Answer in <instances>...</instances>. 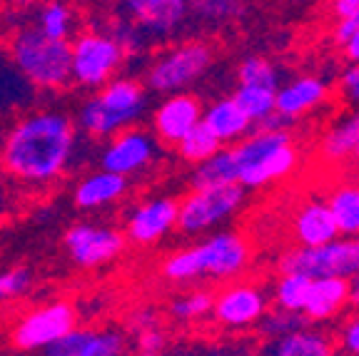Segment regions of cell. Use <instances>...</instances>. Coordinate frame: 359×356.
<instances>
[{"label": "cell", "instance_id": "5bb4252c", "mask_svg": "<svg viewBox=\"0 0 359 356\" xmlns=\"http://www.w3.org/2000/svg\"><path fill=\"white\" fill-rule=\"evenodd\" d=\"M180 222V200L168 195L150 197L135 205L125 217V237L135 247H155L168 237Z\"/></svg>", "mask_w": 359, "mask_h": 356}, {"label": "cell", "instance_id": "8d00e7d4", "mask_svg": "<svg viewBox=\"0 0 359 356\" xmlns=\"http://www.w3.org/2000/svg\"><path fill=\"white\" fill-rule=\"evenodd\" d=\"M337 344L347 356H359V314H352L339 329Z\"/></svg>", "mask_w": 359, "mask_h": 356}, {"label": "cell", "instance_id": "4dcf8cb0", "mask_svg": "<svg viewBox=\"0 0 359 356\" xmlns=\"http://www.w3.org/2000/svg\"><path fill=\"white\" fill-rule=\"evenodd\" d=\"M232 97H235L237 105L245 110V115L255 123V128H257L262 120H267L272 112H277V90H272V88L237 85Z\"/></svg>", "mask_w": 359, "mask_h": 356}, {"label": "cell", "instance_id": "681fc988", "mask_svg": "<svg viewBox=\"0 0 359 356\" xmlns=\"http://www.w3.org/2000/svg\"><path fill=\"white\" fill-rule=\"evenodd\" d=\"M297 3H304V0H297Z\"/></svg>", "mask_w": 359, "mask_h": 356}, {"label": "cell", "instance_id": "cb8c5ba5", "mask_svg": "<svg viewBox=\"0 0 359 356\" xmlns=\"http://www.w3.org/2000/svg\"><path fill=\"white\" fill-rule=\"evenodd\" d=\"M33 22L53 40H70L83 30V20L75 0H45L33 13Z\"/></svg>", "mask_w": 359, "mask_h": 356}, {"label": "cell", "instance_id": "8992f818", "mask_svg": "<svg viewBox=\"0 0 359 356\" xmlns=\"http://www.w3.org/2000/svg\"><path fill=\"white\" fill-rule=\"evenodd\" d=\"M215 62L212 45L205 40H185L170 45L168 50L157 53L145 70V88L157 95L187 93L200 83Z\"/></svg>", "mask_w": 359, "mask_h": 356}, {"label": "cell", "instance_id": "60d3db41", "mask_svg": "<svg viewBox=\"0 0 359 356\" xmlns=\"http://www.w3.org/2000/svg\"><path fill=\"white\" fill-rule=\"evenodd\" d=\"M168 344V336H165L163 327H155V329H147L142 334H137V346L142 351H152V354H160Z\"/></svg>", "mask_w": 359, "mask_h": 356}, {"label": "cell", "instance_id": "836d02e7", "mask_svg": "<svg viewBox=\"0 0 359 356\" xmlns=\"http://www.w3.org/2000/svg\"><path fill=\"white\" fill-rule=\"evenodd\" d=\"M237 80H240V85H259V88L280 90L277 67L262 55H247L237 65Z\"/></svg>", "mask_w": 359, "mask_h": 356}, {"label": "cell", "instance_id": "c3c4849f", "mask_svg": "<svg viewBox=\"0 0 359 356\" xmlns=\"http://www.w3.org/2000/svg\"><path fill=\"white\" fill-rule=\"evenodd\" d=\"M352 157H354V162L359 165V142H357V150H354V155H352Z\"/></svg>", "mask_w": 359, "mask_h": 356}, {"label": "cell", "instance_id": "bcb514c9", "mask_svg": "<svg viewBox=\"0 0 359 356\" xmlns=\"http://www.w3.org/2000/svg\"><path fill=\"white\" fill-rule=\"evenodd\" d=\"M349 306L359 309V272L349 277Z\"/></svg>", "mask_w": 359, "mask_h": 356}, {"label": "cell", "instance_id": "484cf974", "mask_svg": "<svg viewBox=\"0 0 359 356\" xmlns=\"http://www.w3.org/2000/svg\"><path fill=\"white\" fill-rule=\"evenodd\" d=\"M334 222L342 237H359V182L337 184L327 195Z\"/></svg>", "mask_w": 359, "mask_h": 356}, {"label": "cell", "instance_id": "30bf717a", "mask_svg": "<svg viewBox=\"0 0 359 356\" xmlns=\"http://www.w3.org/2000/svg\"><path fill=\"white\" fill-rule=\"evenodd\" d=\"M128 237L123 229L107 227L95 222H78L62 237L70 262L80 269H100L120 259L128 247Z\"/></svg>", "mask_w": 359, "mask_h": 356}, {"label": "cell", "instance_id": "74e56055", "mask_svg": "<svg viewBox=\"0 0 359 356\" xmlns=\"http://www.w3.org/2000/svg\"><path fill=\"white\" fill-rule=\"evenodd\" d=\"M45 0H0V15L18 18V15H33Z\"/></svg>", "mask_w": 359, "mask_h": 356}, {"label": "cell", "instance_id": "603a6c76", "mask_svg": "<svg viewBox=\"0 0 359 356\" xmlns=\"http://www.w3.org/2000/svg\"><path fill=\"white\" fill-rule=\"evenodd\" d=\"M202 123L217 135V139L222 145H230V147L242 142L247 135L255 132V123L245 115V110L237 105V100L232 95L230 97H219L210 107H205Z\"/></svg>", "mask_w": 359, "mask_h": 356}, {"label": "cell", "instance_id": "7a4b0ae2", "mask_svg": "<svg viewBox=\"0 0 359 356\" xmlns=\"http://www.w3.org/2000/svg\"><path fill=\"white\" fill-rule=\"evenodd\" d=\"M8 60L33 90L40 93H60L73 85V67H70V43L53 40L33 22V18L11 22L6 33Z\"/></svg>", "mask_w": 359, "mask_h": 356}, {"label": "cell", "instance_id": "e575fe53", "mask_svg": "<svg viewBox=\"0 0 359 356\" xmlns=\"http://www.w3.org/2000/svg\"><path fill=\"white\" fill-rule=\"evenodd\" d=\"M309 319L304 314H297V312H285V309H269L264 314V319L259 322V334L264 339H277V336H285V334H292V331H299V329L309 327Z\"/></svg>", "mask_w": 359, "mask_h": 356}, {"label": "cell", "instance_id": "6da1fadb", "mask_svg": "<svg viewBox=\"0 0 359 356\" xmlns=\"http://www.w3.org/2000/svg\"><path fill=\"white\" fill-rule=\"evenodd\" d=\"M78 123L65 110L40 107L18 117L0 145V165L13 182L43 189L65 177L78 152Z\"/></svg>", "mask_w": 359, "mask_h": 356}, {"label": "cell", "instance_id": "ffe728a7", "mask_svg": "<svg viewBox=\"0 0 359 356\" xmlns=\"http://www.w3.org/2000/svg\"><path fill=\"white\" fill-rule=\"evenodd\" d=\"M330 97V85L317 75H302L294 78L292 83L280 85L277 90V112L299 120L307 112L317 110L320 105H325Z\"/></svg>", "mask_w": 359, "mask_h": 356}, {"label": "cell", "instance_id": "f6af8a7d", "mask_svg": "<svg viewBox=\"0 0 359 356\" xmlns=\"http://www.w3.org/2000/svg\"><path fill=\"white\" fill-rule=\"evenodd\" d=\"M344 57L349 60V65H359V30L342 45Z\"/></svg>", "mask_w": 359, "mask_h": 356}, {"label": "cell", "instance_id": "7bdbcfd3", "mask_svg": "<svg viewBox=\"0 0 359 356\" xmlns=\"http://www.w3.org/2000/svg\"><path fill=\"white\" fill-rule=\"evenodd\" d=\"M297 123V120H292V117L282 115V112H272L267 120L257 125L255 130H264V132H292V125Z\"/></svg>", "mask_w": 359, "mask_h": 356}, {"label": "cell", "instance_id": "3957f363", "mask_svg": "<svg viewBox=\"0 0 359 356\" xmlns=\"http://www.w3.org/2000/svg\"><path fill=\"white\" fill-rule=\"evenodd\" d=\"M252 262V247L245 234L232 229H217L202 242L165 256L163 272L165 282L190 284V282H230L245 274Z\"/></svg>", "mask_w": 359, "mask_h": 356}, {"label": "cell", "instance_id": "7402d4cb", "mask_svg": "<svg viewBox=\"0 0 359 356\" xmlns=\"http://www.w3.org/2000/svg\"><path fill=\"white\" fill-rule=\"evenodd\" d=\"M347 304H349V279L342 277L312 279L307 304H304V317L312 324H325L339 317Z\"/></svg>", "mask_w": 359, "mask_h": 356}, {"label": "cell", "instance_id": "e0dca14e", "mask_svg": "<svg viewBox=\"0 0 359 356\" xmlns=\"http://www.w3.org/2000/svg\"><path fill=\"white\" fill-rule=\"evenodd\" d=\"M290 232L297 247H322L342 237L327 200L302 202L292 212Z\"/></svg>", "mask_w": 359, "mask_h": 356}, {"label": "cell", "instance_id": "f35d334b", "mask_svg": "<svg viewBox=\"0 0 359 356\" xmlns=\"http://www.w3.org/2000/svg\"><path fill=\"white\" fill-rule=\"evenodd\" d=\"M155 327H160V317H157V312L150 309V306H142V309H137V312L130 317V331H133L135 336Z\"/></svg>", "mask_w": 359, "mask_h": 356}, {"label": "cell", "instance_id": "4316f807", "mask_svg": "<svg viewBox=\"0 0 359 356\" xmlns=\"http://www.w3.org/2000/svg\"><path fill=\"white\" fill-rule=\"evenodd\" d=\"M359 142V107L347 115L342 123L332 125L322 137L320 152L327 162H342L354 155Z\"/></svg>", "mask_w": 359, "mask_h": 356}, {"label": "cell", "instance_id": "9a60e30c", "mask_svg": "<svg viewBox=\"0 0 359 356\" xmlns=\"http://www.w3.org/2000/svg\"><path fill=\"white\" fill-rule=\"evenodd\" d=\"M205 117V107L197 100L195 95L190 93H177L168 95L160 105L152 110L150 115V128L163 145L177 147L180 139L185 137L187 132L197 128Z\"/></svg>", "mask_w": 359, "mask_h": 356}, {"label": "cell", "instance_id": "b9f144b4", "mask_svg": "<svg viewBox=\"0 0 359 356\" xmlns=\"http://www.w3.org/2000/svg\"><path fill=\"white\" fill-rule=\"evenodd\" d=\"M357 30H359V11L352 13V15H347V18H342V20H337L334 30H332V38H334V43L344 45L354 33H357Z\"/></svg>", "mask_w": 359, "mask_h": 356}, {"label": "cell", "instance_id": "1f68e13d", "mask_svg": "<svg viewBox=\"0 0 359 356\" xmlns=\"http://www.w3.org/2000/svg\"><path fill=\"white\" fill-rule=\"evenodd\" d=\"M215 294L210 289H190L172 296L170 301V314L180 322H197L212 314Z\"/></svg>", "mask_w": 359, "mask_h": 356}, {"label": "cell", "instance_id": "5b68a950", "mask_svg": "<svg viewBox=\"0 0 359 356\" xmlns=\"http://www.w3.org/2000/svg\"><path fill=\"white\" fill-rule=\"evenodd\" d=\"M70 67H73V85L88 93L105 88L123 70L125 50L110 35L105 25H90L83 28L70 40Z\"/></svg>", "mask_w": 359, "mask_h": 356}, {"label": "cell", "instance_id": "9c48e42d", "mask_svg": "<svg viewBox=\"0 0 359 356\" xmlns=\"http://www.w3.org/2000/svg\"><path fill=\"white\" fill-rule=\"evenodd\" d=\"M78 327V314L70 301H48L20 314L11 329V341L20 351H45Z\"/></svg>", "mask_w": 359, "mask_h": 356}, {"label": "cell", "instance_id": "ab89813d", "mask_svg": "<svg viewBox=\"0 0 359 356\" xmlns=\"http://www.w3.org/2000/svg\"><path fill=\"white\" fill-rule=\"evenodd\" d=\"M339 88L342 95L352 105H359V65H349L339 78Z\"/></svg>", "mask_w": 359, "mask_h": 356}, {"label": "cell", "instance_id": "83f0119b", "mask_svg": "<svg viewBox=\"0 0 359 356\" xmlns=\"http://www.w3.org/2000/svg\"><path fill=\"white\" fill-rule=\"evenodd\" d=\"M245 15V0H190V18L200 25L219 28Z\"/></svg>", "mask_w": 359, "mask_h": 356}, {"label": "cell", "instance_id": "7c38bea8", "mask_svg": "<svg viewBox=\"0 0 359 356\" xmlns=\"http://www.w3.org/2000/svg\"><path fill=\"white\" fill-rule=\"evenodd\" d=\"M115 15L128 18L147 38L170 40L190 20V0H112Z\"/></svg>", "mask_w": 359, "mask_h": 356}, {"label": "cell", "instance_id": "ba28073f", "mask_svg": "<svg viewBox=\"0 0 359 356\" xmlns=\"http://www.w3.org/2000/svg\"><path fill=\"white\" fill-rule=\"evenodd\" d=\"M277 269L282 274L294 272L309 279H349L359 272V237L334 240L322 247H292L280 254Z\"/></svg>", "mask_w": 359, "mask_h": 356}, {"label": "cell", "instance_id": "d6986e66", "mask_svg": "<svg viewBox=\"0 0 359 356\" xmlns=\"http://www.w3.org/2000/svg\"><path fill=\"white\" fill-rule=\"evenodd\" d=\"M299 165V152L297 147L287 142L275 150H269L259 160L250 162L245 167H240V184L245 189H262L269 184L280 182V179L290 177Z\"/></svg>", "mask_w": 359, "mask_h": 356}, {"label": "cell", "instance_id": "d4e9b609", "mask_svg": "<svg viewBox=\"0 0 359 356\" xmlns=\"http://www.w3.org/2000/svg\"><path fill=\"white\" fill-rule=\"evenodd\" d=\"M192 189H210V187H224V184H240V172H237V162L232 157L230 147L219 150L208 162L195 165L190 174Z\"/></svg>", "mask_w": 359, "mask_h": 356}, {"label": "cell", "instance_id": "277c9868", "mask_svg": "<svg viewBox=\"0 0 359 356\" xmlns=\"http://www.w3.org/2000/svg\"><path fill=\"white\" fill-rule=\"evenodd\" d=\"M147 112V88L137 78L118 75L105 88L90 93L75 110L78 130L90 139H102L120 135L140 123Z\"/></svg>", "mask_w": 359, "mask_h": 356}, {"label": "cell", "instance_id": "2e32d148", "mask_svg": "<svg viewBox=\"0 0 359 356\" xmlns=\"http://www.w3.org/2000/svg\"><path fill=\"white\" fill-rule=\"evenodd\" d=\"M128 339L118 329L75 327L70 334L45 349V356H123Z\"/></svg>", "mask_w": 359, "mask_h": 356}, {"label": "cell", "instance_id": "d590c367", "mask_svg": "<svg viewBox=\"0 0 359 356\" xmlns=\"http://www.w3.org/2000/svg\"><path fill=\"white\" fill-rule=\"evenodd\" d=\"M33 284V274L25 267H11L0 272V304L8 299L22 296Z\"/></svg>", "mask_w": 359, "mask_h": 356}, {"label": "cell", "instance_id": "f1b7e54d", "mask_svg": "<svg viewBox=\"0 0 359 356\" xmlns=\"http://www.w3.org/2000/svg\"><path fill=\"white\" fill-rule=\"evenodd\" d=\"M177 155L182 157L185 162H190L192 167L195 165H202V162H208L210 157H215L219 150H224V145L217 139V135L208 128L205 123L197 125L192 132H187L185 137L180 139V145L175 147Z\"/></svg>", "mask_w": 359, "mask_h": 356}, {"label": "cell", "instance_id": "d6a6232c", "mask_svg": "<svg viewBox=\"0 0 359 356\" xmlns=\"http://www.w3.org/2000/svg\"><path fill=\"white\" fill-rule=\"evenodd\" d=\"M102 25L110 30L112 38L118 40L120 48H123L128 57H142L152 43V40L147 38L137 25H135V22H130L128 18H123V15H115V13H112L110 20H105Z\"/></svg>", "mask_w": 359, "mask_h": 356}, {"label": "cell", "instance_id": "44dd1931", "mask_svg": "<svg viewBox=\"0 0 359 356\" xmlns=\"http://www.w3.org/2000/svg\"><path fill=\"white\" fill-rule=\"evenodd\" d=\"M257 356H337V346L327 331L304 327L277 339H264Z\"/></svg>", "mask_w": 359, "mask_h": 356}, {"label": "cell", "instance_id": "ee69618b", "mask_svg": "<svg viewBox=\"0 0 359 356\" xmlns=\"http://www.w3.org/2000/svg\"><path fill=\"white\" fill-rule=\"evenodd\" d=\"M359 11V0H332V13H334L337 20L352 15Z\"/></svg>", "mask_w": 359, "mask_h": 356}, {"label": "cell", "instance_id": "f546056e", "mask_svg": "<svg viewBox=\"0 0 359 356\" xmlns=\"http://www.w3.org/2000/svg\"><path fill=\"white\" fill-rule=\"evenodd\" d=\"M309 287H312V279L304 277V274H294V272L280 274V279L275 282V289H272V301H275L277 309L304 314Z\"/></svg>", "mask_w": 359, "mask_h": 356}, {"label": "cell", "instance_id": "7dc6e473", "mask_svg": "<svg viewBox=\"0 0 359 356\" xmlns=\"http://www.w3.org/2000/svg\"><path fill=\"white\" fill-rule=\"evenodd\" d=\"M123 356H160V354H152V351H142V349H137V351H125Z\"/></svg>", "mask_w": 359, "mask_h": 356}, {"label": "cell", "instance_id": "8fae6325", "mask_svg": "<svg viewBox=\"0 0 359 356\" xmlns=\"http://www.w3.org/2000/svg\"><path fill=\"white\" fill-rule=\"evenodd\" d=\"M157 142L160 139L155 135L135 125V128L123 130L120 135L107 139L105 145H102L100 155H97V162L107 172L133 179L137 174L147 172L157 162V157H160Z\"/></svg>", "mask_w": 359, "mask_h": 356}, {"label": "cell", "instance_id": "4fadbf2b", "mask_svg": "<svg viewBox=\"0 0 359 356\" xmlns=\"http://www.w3.org/2000/svg\"><path fill=\"white\" fill-rule=\"evenodd\" d=\"M267 312L269 296L262 287L250 282H235L215 294V306L210 317L222 329L240 331V329L259 327Z\"/></svg>", "mask_w": 359, "mask_h": 356}, {"label": "cell", "instance_id": "52a82bcc", "mask_svg": "<svg viewBox=\"0 0 359 356\" xmlns=\"http://www.w3.org/2000/svg\"><path fill=\"white\" fill-rule=\"evenodd\" d=\"M247 189L242 184H224L210 189H190L180 200L177 229L187 237L208 234L230 222L245 205Z\"/></svg>", "mask_w": 359, "mask_h": 356}, {"label": "cell", "instance_id": "ac0fdd59", "mask_svg": "<svg viewBox=\"0 0 359 356\" xmlns=\"http://www.w3.org/2000/svg\"><path fill=\"white\" fill-rule=\"evenodd\" d=\"M130 192V179L123 174L107 172V170H95L88 172L75 182L73 202L83 212H97L123 202Z\"/></svg>", "mask_w": 359, "mask_h": 356}]
</instances>
